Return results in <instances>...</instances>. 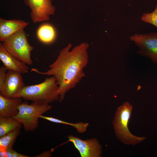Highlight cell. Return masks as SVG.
<instances>
[{
  "label": "cell",
  "instance_id": "ba28073f",
  "mask_svg": "<svg viewBox=\"0 0 157 157\" xmlns=\"http://www.w3.org/2000/svg\"><path fill=\"white\" fill-rule=\"evenodd\" d=\"M67 138L68 141L72 142L78 151L81 157L101 156L102 147L96 138L82 140L71 135Z\"/></svg>",
  "mask_w": 157,
  "mask_h": 157
},
{
  "label": "cell",
  "instance_id": "8992f818",
  "mask_svg": "<svg viewBox=\"0 0 157 157\" xmlns=\"http://www.w3.org/2000/svg\"><path fill=\"white\" fill-rule=\"evenodd\" d=\"M130 39L139 47L138 53L148 57L157 63V33H136Z\"/></svg>",
  "mask_w": 157,
  "mask_h": 157
},
{
  "label": "cell",
  "instance_id": "2e32d148",
  "mask_svg": "<svg viewBox=\"0 0 157 157\" xmlns=\"http://www.w3.org/2000/svg\"><path fill=\"white\" fill-rule=\"evenodd\" d=\"M40 118L45 119L54 123L68 125L72 126L74 127L78 132L79 133H82L86 131L89 126V124L88 123H84L82 122H79L76 123H71L53 117L44 116L43 115H41L40 117Z\"/></svg>",
  "mask_w": 157,
  "mask_h": 157
},
{
  "label": "cell",
  "instance_id": "7c38bea8",
  "mask_svg": "<svg viewBox=\"0 0 157 157\" xmlns=\"http://www.w3.org/2000/svg\"><path fill=\"white\" fill-rule=\"evenodd\" d=\"M22 102L21 98H9L0 94V117H13L17 115L18 106Z\"/></svg>",
  "mask_w": 157,
  "mask_h": 157
},
{
  "label": "cell",
  "instance_id": "5bb4252c",
  "mask_svg": "<svg viewBox=\"0 0 157 157\" xmlns=\"http://www.w3.org/2000/svg\"><path fill=\"white\" fill-rule=\"evenodd\" d=\"M22 125L13 117H0V137L21 126Z\"/></svg>",
  "mask_w": 157,
  "mask_h": 157
},
{
  "label": "cell",
  "instance_id": "9a60e30c",
  "mask_svg": "<svg viewBox=\"0 0 157 157\" xmlns=\"http://www.w3.org/2000/svg\"><path fill=\"white\" fill-rule=\"evenodd\" d=\"M22 126L8 134L0 137V147L6 149L13 148L15 140L21 133Z\"/></svg>",
  "mask_w": 157,
  "mask_h": 157
},
{
  "label": "cell",
  "instance_id": "ffe728a7",
  "mask_svg": "<svg viewBox=\"0 0 157 157\" xmlns=\"http://www.w3.org/2000/svg\"><path fill=\"white\" fill-rule=\"evenodd\" d=\"M52 151H44L38 155L35 156L36 157H50L52 155Z\"/></svg>",
  "mask_w": 157,
  "mask_h": 157
},
{
  "label": "cell",
  "instance_id": "30bf717a",
  "mask_svg": "<svg viewBox=\"0 0 157 157\" xmlns=\"http://www.w3.org/2000/svg\"><path fill=\"white\" fill-rule=\"evenodd\" d=\"M29 23L21 19L7 20L0 18V41L3 42L26 27Z\"/></svg>",
  "mask_w": 157,
  "mask_h": 157
},
{
  "label": "cell",
  "instance_id": "9c48e42d",
  "mask_svg": "<svg viewBox=\"0 0 157 157\" xmlns=\"http://www.w3.org/2000/svg\"><path fill=\"white\" fill-rule=\"evenodd\" d=\"M21 74L15 71L8 70L3 86L0 90V94L7 98H15L25 86Z\"/></svg>",
  "mask_w": 157,
  "mask_h": 157
},
{
  "label": "cell",
  "instance_id": "277c9868",
  "mask_svg": "<svg viewBox=\"0 0 157 157\" xmlns=\"http://www.w3.org/2000/svg\"><path fill=\"white\" fill-rule=\"evenodd\" d=\"M49 104H41L33 102L31 104L22 102L18 106V114L13 117L23 125L24 130L32 131L39 126L40 116L52 108Z\"/></svg>",
  "mask_w": 157,
  "mask_h": 157
},
{
  "label": "cell",
  "instance_id": "3957f363",
  "mask_svg": "<svg viewBox=\"0 0 157 157\" xmlns=\"http://www.w3.org/2000/svg\"><path fill=\"white\" fill-rule=\"evenodd\" d=\"M132 109V106L129 102L124 103L117 109L113 124L116 135L121 142L126 144L134 145L146 138L135 136L129 131L128 124Z\"/></svg>",
  "mask_w": 157,
  "mask_h": 157
},
{
  "label": "cell",
  "instance_id": "e0dca14e",
  "mask_svg": "<svg viewBox=\"0 0 157 157\" xmlns=\"http://www.w3.org/2000/svg\"><path fill=\"white\" fill-rule=\"evenodd\" d=\"M141 19L143 21L157 27V3L155 10L152 12L144 13Z\"/></svg>",
  "mask_w": 157,
  "mask_h": 157
},
{
  "label": "cell",
  "instance_id": "8fae6325",
  "mask_svg": "<svg viewBox=\"0 0 157 157\" xmlns=\"http://www.w3.org/2000/svg\"><path fill=\"white\" fill-rule=\"evenodd\" d=\"M0 59L8 70L22 74L27 73L29 70L27 64L19 60L8 52L1 43H0Z\"/></svg>",
  "mask_w": 157,
  "mask_h": 157
},
{
  "label": "cell",
  "instance_id": "ac0fdd59",
  "mask_svg": "<svg viewBox=\"0 0 157 157\" xmlns=\"http://www.w3.org/2000/svg\"><path fill=\"white\" fill-rule=\"evenodd\" d=\"M8 70L3 66L0 67V90H1L3 86Z\"/></svg>",
  "mask_w": 157,
  "mask_h": 157
},
{
  "label": "cell",
  "instance_id": "52a82bcc",
  "mask_svg": "<svg viewBox=\"0 0 157 157\" xmlns=\"http://www.w3.org/2000/svg\"><path fill=\"white\" fill-rule=\"evenodd\" d=\"M25 4L31 10L30 17L33 23L46 22L55 14L56 8L52 0H24Z\"/></svg>",
  "mask_w": 157,
  "mask_h": 157
},
{
  "label": "cell",
  "instance_id": "6da1fadb",
  "mask_svg": "<svg viewBox=\"0 0 157 157\" xmlns=\"http://www.w3.org/2000/svg\"><path fill=\"white\" fill-rule=\"evenodd\" d=\"M89 45L82 43L72 50V44L69 43L60 50L56 60L44 72L32 68L31 71L42 75L54 77L58 86L59 101L61 102L66 93L74 88L85 76L83 69L88 62L87 51Z\"/></svg>",
  "mask_w": 157,
  "mask_h": 157
},
{
  "label": "cell",
  "instance_id": "7a4b0ae2",
  "mask_svg": "<svg viewBox=\"0 0 157 157\" xmlns=\"http://www.w3.org/2000/svg\"><path fill=\"white\" fill-rule=\"evenodd\" d=\"M58 86L53 76L39 84L25 86L15 98H21L41 104H49L59 99Z\"/></svg>",
  "mask_w": 157,
  "mask_h": 157
},
{
  "label": "cell",
  "instance_id": "44dd1931",
  "mask_svg": "<svg viewBox=\"0 0 157 157\" xmlns=\"http://www.w3.org/2000/svg\"><path fill=\"white\" fill-rule=\"evenodd\" d=\"M6 149L0 147V157H7L6 154Z\"/></svg>",
  "mask_w": 157,
  "mask_h": 157
},
{
  "label": "cell",
  "instance_id": "5b68a950",
  "mask_svg": "<svg viewBox=\"0 0 157 157\" xmlns=\"http://www.w3.org/2000/svg\"><path fill=\"white\" fill-rule=\"evenodd\" d=\"M2 43L7 51L17 59L27 65H32L31 53L34 48L29 43L24 30L17 32Z\"/></svg>",
  "mask_w": 157,
  "mask_h": 157
},
{
  "label": "cell",
  "instance_id": "d6986e66",
  "mask_svg": "<svg viewBox=\"0 0 157 157\" xmlns=\"http://www.w3.org/2000/svg\"><path fill=\"white\" fill-rule=\"evenodd\" d=\"M6 154L7 157H29V156L21 154L17 152L13 149V148H8L6 150Z\"/></svg>",
  "mask_w": 157,
  "mask_h": 157
},
{
  "label": "cell",
  "instance_id": "4fadbf2b",
  "mask_svg": "<svg viewBox=\"0 0 157 157\" xmlns=\"http://www.w3.org/2000/svg\"><path fill=\"white\" fill-rule=\"evenodd\" d=\"M38 39L45 44H49L55 40L56 36V30L51 24L44 23L38 28L36 32Z\"/></svg>",
  "mask_w": 157,
  "mask_h": 157
}]
</instances>
